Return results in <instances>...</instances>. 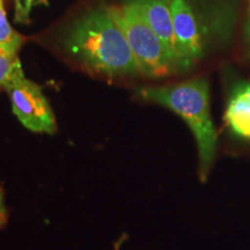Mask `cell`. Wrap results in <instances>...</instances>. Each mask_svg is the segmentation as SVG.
<instances>
[{
  "mask_svg": "<svg viewBox=\"0 0 250 250\" xmlns=\"http://www.w3.org/2000/svg\"><path fill=\"white\" fill-rule=\"evenodd\" d=\"M20 64L18 55H12L0 48V89L6 88L15 67Z\"/></svg>",
  "mask_w": 250,
  "mask_h": 250,
  "instance_id": "9c48e42d",
  "label": "cell"
},
{
  "mask_svg": "<svg viewBox=\"0 0 250 250\" xmlns=\"http://www.w3.org/2000/svg\"><path fill=\"white\" fill-rule=\"evenodd\" d=\"M6 223H7V210H6L4 202V193L0 188V228L4 227Z\"/></svg>",
  "mask_w": 250,
  "mask_h": 250,
  "instance_id": "8fae6325",
  "label": "cell"
},
{
  "mask_svg": "<svg viewBox=\"0 0 250 250\" xmlns=\"http://www.w3.org/2000/svg\"><path fill=\"white\" fill-rule=\"evenodd\" d=\"M62 45L92 73L115 79L140 76L129 43L108 6L90 9L73 21L64 34Z\"/></svg>",
  "mask_w": 250,
  "mask_h": 250,
  "instance_id": "6da1fadb",
  "label": "cell"
},
{
  "mask_svg": "<svg viewBox=\"0 0 250 250\" xmlns=\"http://www.w3.org/2000/svg\"><path fill=\"white\" fill-rule=\"evenodd\" d=\"M148 26L160 37L180 72V59L175 37L171 0H132Z\"/></svg>",
  "mask_w": 250,
  "mask_h": 250,
  "instance_id": "52a82bcc",
  "label": "cell"
},
{
  "mask_svg": "<svg viewBox=\"0 0 250 250\" xmlns=\"http://www.w3.org/2000/svg\"><path fill=\"white\" fill-rule=\"evenodd\" d=\"M108 8L123 31L142 76L164 78L179 72L166 45L148 26L132 0H123Z\"/></svg>",
  "mask_w": 250,
  "mask_h": 250,
  "instance_id": "3957f363",
  "label": "cell"
},
{
  "mask_svg": "<svg viewBox=\"0 0 250 250\" xmlns=\"http://www.w3.org/2000/svg\"><path fill=\"white\" fill-rule=\"evenodd\" d=\"M13 112L21 124L37 133L52 134L57 130L56 118L42 88L28 80L19 64L6 86Z\"/></svg>",
  "mask_w": 250,
  "mask_h": 250,
  "instance_id": "5b68a950",
  "label": "cell"
},
{
  "mask_svg": "<svg viewBox=\"0 0 250 250\" xmlns=\"http://www.w3.org/2000/svg\"><path fill=\"white\" fill-rule=\"evenodd\" d=\"M23 41V37L9 24L4 8V2L0 0V48L12 55H18Z\"/></svg>",
  "mask_w": 250,
  "mask_h": 250,
  "instance_id": "ba28073f",
  "label": "cell"
},
{
  "mask_svg": "<svg viewBox=\"0 0 250 250\" xmlns=\"http://www.w3.org/2000/svg\"><path fill=\"white\" fill-rule=\"evenodd\" d=\"M143 101L169 109L186 122L195 137L198 151V177L206 182L217 159L218 133L211 116L210 87L205 78L168 86L140 87Z\"/></svg>",
  "mask_w": 250,
  "mask_h": 250,
  "instance_id": "7a4b0ae2",
  "label": "cell"
},
{
  "mask_svg": "<svg viewBox=\"0 0 250 250\" xmlns=\"http://www.w3.org/2000/svg\"><path fill=\"white\" fill-rule=\"evenodd\" d=\"M46 2L45 0H15V18L19 22H27L31 8L37 4Z\"/></svg>",
  "mask_w": 250,
  "mask_h": 250,
  "instance_id": "30bf717a",
  "label": "cell"
},
{
  "mask_svg": "<svg viewBox=\"0 0 250 250\" xmlns=\"http://www.w3.org/2000/svg\"><path fill=\"white\" fill-rule=\"evenodd\" d=\"M180 72L190 70L211 45L212 24L193 0H171Z\"/></svg>",
  "mask_w": 250,
  "mask_h": 250,
  "instance_id": "277c9868",
  "label": "cell"
},
{
  "mask_svg": "<svg viewBox=\"0 0 250 250\" xmlns=\"http://www.w3.org/2000/svg\"><path fill=\"white\" fill-rule=\"evenodd\" d=\"M247 35H248L249 41H250V19H249L248 23H247Z\"/></svg>",
  "mask_w": 250,
  "mask_h": 250,
  "instance_id": "7c38bea8",
  "label": "cell"
},
{
  "mask_svg": "<svg viewBox=\"0 0 250 250\" xmlns=\"http://www.w3.org/2000/svg\"><path fill=\"white\" fill-rule=\"evenodd\" d=\"M227 138L250 148V81H240L230 87L224 111Z\"/></svg>",
  "mask_w": 250,
  "mask_h": 250,
  "instance_id": "8992f818",
  "label": "cell"
},
{
  "mask_svg": "<svg viewBox=\"0 0 250 250\" xmlns=\"http://www.w3.org/2000/svg\"><path fill=\"white\" fill-rule=\"evenodd\" d=\"M249 1H250V0H249Z\"/></svg>",
  "mask_w": 250,
  "mask_h": 250,
  "instance_id": "4fadbf2b",
  "label": "cell"
}]
</instances>
